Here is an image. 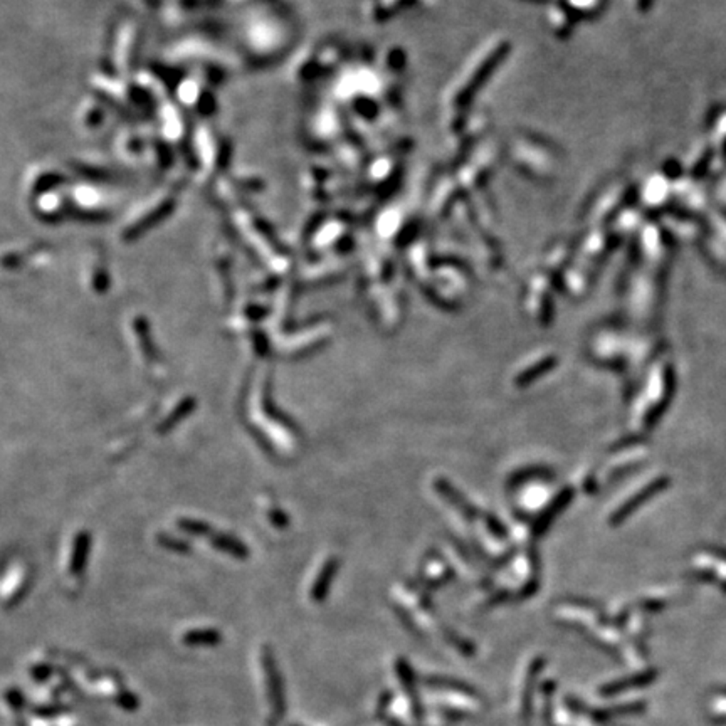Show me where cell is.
I'll use <instances>...</instances> for the list:
<instances>
[{"label":"cell","mask_w":726,"mask_h":726,"mask_svg":"<svg viewBox=\"0 0 726 726\" xmlns=\"http://www.w3.org/2000/svg\"><path fill=\"white\" fill-rule=\"evenodd\" d=\"M262 668H264L266 679H268V690L271 700H273L274 711L276 715L281 716L284 713V690L278 668H276L274 655L269 648H264V653H262Z\"/></svg>","instance_id":"cell-1"},{"label":"cell","mask_w":726,"mask_h":726,"mask_svg":"<svg viewBox=\"0 0 726 726\" xmlns=\"http://www.w3.org/2000/svg\"><path fill=\"white\" fill-rule=\"evenodd\" d=\"M90 533L88 531H78L74 535L73 545H71V554H69V561H68V570L73 577H78V575H83L84 569H86L88 564V555H90Z\"/></svg>","instance_id":"cell-2"},{"label":"cell","mask_w":726,"mask_h":726,"mask_svg":"<svg viewBox=\"0 0 726 726\" xmlns=\"http://www.w3.org/2000/svg\"><path fill=\"white\" fill-rule=\"evenodd\" d=\"M210 543H212L214 548H217L222 554L231 555L234 559H247L249 556V548L244 541L237 540V536L229 535V533H215L210 538Z\"/></svg>","instance_id":"cell-3"},{"label":"cell","mask_w":726,"mask_h":726,"mask_svg":"<svg viewBox=\"0 0 726 726\" xmlns=\"http://www.w3.org/2000/svg\"><path fill=\"white\" fill-rule=\"evenodd\" d=\"M182 643L192 648L199 645H217L222 643V634L217 629H192L182 636Z\"/></svg>","instance_id":"cell-4"},{"label":"cell","mask_w":726,"mask_h":726,"mask_svg":"<svg viewBox=\"0 0 726 726\" xmlns=\"http://www.w3.org/2000/svg\"><path fill=\"white\" fill-rule=\"evenodd\" d=\"M335 565H336L335 560H328L320 574H318L315 584H313L311 587V598L315 602L325 601V597L328 596V588H330L331 577H333Z\"/></svg>","instance_id":"cell-5"},{"label":"cell","mask_w":726,"mask_h":726,"mask_svg":"<svg viewBox=\"0 0 726 726\" xmlns=\"http://www.w3.org/2000/svg\"><path fill=\"white\" fill-rule=\"evenodd\" d=\"M194 407H195V400L192 399V397H187V399L182 400L180 404L177 405V409H173L170 414L167 415V419L163 420L160 425H158V427H157L158 432H160V434L162 432H168V429H172L173 425L179 424L180 420L184 419L187 414H190V412L194 410Z\"/></svg>","instance_id":"cell-6"},{"label":"cell","mask_w":726,"mask_h":726,"mask_svg":"<svg viewBox=\"0 0 726 726\" xmlns=\"http://www.w3.org/2000/svg\"><path fill=\"white\" fill-rule=\"evenodd\" d=\"M179 528L184 530L187 535L190 536H204L210 533L209 523L202 522V519H194V518H180L179 519Z\"/></svg>","instance_id":"cell-7"},{"label":"cell","mask_w":726,"mask_h":726,"mask_svg":"<svg viewBox=\"0 0 726 726\" xmlns=\"http://www.w3.org/2000/svg\"><path fill=\"white\" fill-rule=\"evenodd\" d=\"M268 518L274 523V527L278 528H286L288 527V517H286L284 512H281L278 506H269L268 508Z\"/></svg>","instance_id":"cell-8"},{"label":"cell","mask_w":726,"mask_h":726,"mask_svg":"<svg viewBox=\"0 0 726 726\" xmlns=\"http://www.w3.org/2000/svg\"><path fill=\"white\" fill-rule=\"evenodd\" d=\"M116 702H118V706H121V708L126 711H133L138 708V698L135 695H131V693H128V691L121 693V695L118 696V700H116Z\"/></svg>","instance_id":"cell-9"},{"label":"cell","mask_w":726,"mask_h":726,"mask_svg":"<svg viewBox=\"0 0 726 726\" xmlns=\"http://www.w3.org/2000/svg\"><path fill=\"white\" fill-rule=\"evenodd\" d=\"M158 538H160V540H158V541H160V545L168 548V550H175V551H187V550H190V546L187 545V543L175 540V538H170L168 535H160Z\"/></svg>","instance_id":"cell-10"},{"label":"cell","mask_w":726,"mask_h":726,"mask_svg":"<svg viewBox=\"0 0 726 726\" xmlns=\"http://www.w3.org/2000/svg\"><path fill=\"white\" fill-rule=\"evenodd\" d=\"M53 669L48 664H37V666L32 668V676H34L37 681H44V679L49 678V674Z\"/></svg>","instance_id":"cell-11"},{"label":"cell","mask_w":726,"mask_h":726,"mask_svg":"<svg viewBox=\"0 0 726 726\" xmlns=\"http://www.w3.org/2000/svg\"><path fill=\"white\" fill-rule=\"evenodd\" d=\"M7 701L11 702L12 708H19V706H21V702H22V695L17 690L9 691L7 693Z\"/></svg>","instance_id":"cell-12"},{"label":"cell","mask_w":726,"mask_h":726,"mask_svg":"<svg viewBox=\"0 0 726 726\" xmlns=\"http://www.w3.org/2000/svg\"><path fill=\"white\" fill-rule=\"evenodd\" d=\"M293 726H294V725H293Z\"/></svg>","instance_id":"cell-13"}]
</instances>
